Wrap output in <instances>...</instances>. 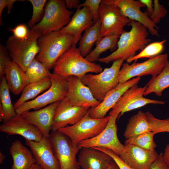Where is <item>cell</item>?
I'll return each mask as SVG.
<instances>
[{
    "label": "cell",
    "instance_id": "obj_14",
    "mask_svg": "<svg viewBox=\"0 0 169 169\" xmlns=\"http://www.w3.org/2000/svg\"><path fill=\"white\" fill-rule=\"evenodd\" d=\"M102 2L116 6L124 16L141 23L147 28L152 35L159 36L158 27L153 23L145 12L141 11V8L146 6L140 0H103Z\"/></svg>",
    "mask_w": 169,
    "mask_h": 169
},
{
    "label": "cell",
    "instance_id": "obj_40",
    "mask_svg": "<svg viewBox=\"0 0 169 169\" xmlns=\"http://www.w3.org/2000/svg\"><path fill=\"white\" fill-rule=\"evenodd\" d=\"M94 148L100 150L110 156L117 164L120 169H132L120 158L119 156L115 154L111 150L105 147H95Z\"/></svg>",
    "mask_w": 169,
    "mask_h": 169
},
{
    "label": "cell",
    "instance_id": "obj_28",
    "mask_svg": "<svg viewBox=\"0 0 169 169\" xmlns=\"http://www.w3.org/2000/svg\"><path fill=\"white\" fill-rule=\"evenodd\" d=\"M51 83L50 76L38 82L29 83L24 88L20 97L14 103L15 110L24 103L32 100L38 94L48 89Z\"/></svg>",
    "mask_w": 169,
    "mask_h": 169
},
{
    "label": "cell",
    "instance_id": "obj_3",
    "mask_svg": "<svg viewBox=\"0 0 169 169\" xmlns=\"http://www.w3.org/2000/svg\"><path fill=\"white\" fill-rule=\"evenodd\" d=\"M74 37L59 31L42 35L38 40L39 51L35 58L50 70L59 58L72 45Z\"/></svg>",
    "mask_w": 169,
    "mask_h": 169
},
{
    "label": "cell",
    "instance_id": "obj_41",
    "mask_svg": "<svg viewBox=\"0 0 169 169\" xmlns=\"http://www.w3.org/2000/svg\"><path fill=\"white\" fill-rule=\"evenodd\" d=\"M9 31L12 32L15 37L22 39L27 38L29 32L27 26L24 24H19L13 28H9Z\"/></svg>",
    "mask_w": 169,
    "mask_h": 169
},
{
    "label": "cell",
    "instance_id": "obj_48",
    "mask_svg": "<svg viewBox=\"0 0 169 169\" xmlns=\"http://www.w3.org/2000/svg\"><path fill=\"white\" fill-rule=\"evenodd\" d=\"M28 169H43L39 165L35 163L32 165Z\"/></svg>",
    "mask_w": 169,
    "mask_h": 169
},
{
    "label": "cell",
    "instance_id": "obj_39",
    "mask_svg": "<svg viewBox=\"0 0 169 169\" xmlns=\"http://www.w3.org/2000/svg\"><path fill=\"white\" fill-rule=\"evenodd\" d=\"M6 46L0 44V78L5 75L7 64L10 60Z\"/></svg>",
    "mask_w": 169,
    "mask_h": 169
},
{
    "label": "cell",
    "instance_id": "obj_30",
    "mask_svg": "<svg viewBox=\"0 0 169 169\" xmlns=\"http://www.w3.org/2000/svg\"><path fill=\"white\" fill-rule=\"evenodd\" d=\"M146 85L144 95L153 93L158 96H162L163 91L169 87V61L161 73L156 77L151 78Z\"/></svg>",
    "mask_w": 169,
    "mask_h": 169
},
{
    "label": "cell",
    "instance_id": "obj_20",
    "mask_svg": "<svg viewBox=\"0 0 169 169\" xmlns=\"http://www.w3.org/2000/svg\"><path fill=\"white\" fill-rule=\"evenodd\" d=\"M141 79V76H137L125 82L119 83L114 89L107 93L97 106L90 109V116L96 119L105 117L108 112L114 106L124 93L134 84H137Z\"/></svg>",
    "mask_w": 169,
    "mask_h": 169
},
{
    "label": "cell",
    "instance_id": "obj_47",
    "mask_svg": "<svg viewBox=\"0 0 169 169\" xmlns=\"http://www.w3.org/2000/svg\"><path fill=\"white\" fill-rule=\"evenodd\" d=\"M106 169H120V168L113 160L108 165Z\"/></svg>",
    "mask_w": 169,
    "mask_h": 169
},
{
    "label": "cell",
    "instance_id": "obj_37",
    "mask_svg": "<svg viewBox=\"0 0 169 169\" xmlns=\"http://www.w3.org/2000/svg\"><path fill=\"white\" fill-rule=\"evenodd\" d=\"M153 10L149 18L155 24L158 23L161 19L165 17L167 13V11L164 6L160 4L158 0L153 1Z\"/></svg>",
    "mask_w": 169,
    "mask_h": 169
},
{
    "label": "cell",
    "instance_id": "obj_5",
    "mask_svg": "<svg viewBox=\"0 0 169 169\" xmlns=\"http://www.w3.org/2000/svg\"><path fill=\"white\" fill-rule=\"evenodd\" d=\"M124 61L123 59L115 60L110 68H105L101 72L95 74H87L80 78L98 101L101 102L119 84V73Z\"/></svg>",
    "mask_w": 169,
    "mask_h": 169
},
{
    "label": "cell",
    "instance_id": "obj_38",
    "mask_svg": "<svg viewBox=\"0 0 169 169\" xmlns=\"http://www.w3.org/2000/svg\"><path fill=\"white\" fill-rule=\"evenodd\" d=\"M102 1L101 0H86L80 5L79 8L84 6L88 7L93 20L95 23L99 19V10Z\"/></svg>",
    "mask_w": 169,
    "mask_h": 169
},
{
    "label": "cell",
    "instance_id": "obj_18",
    "mask_svg": "<svg viewBox=\"0 0 169 169\" xmlns=\"http://www.w3.org/2000/svg\"><path fill=\"white\" fill-rule=\"evenodd\" d=\"M68 92L65 97L73 105L93 108L100 102L94 97L90 88L84 85L81 79L74 76L67 77Z\"/></svg>",
    "mask_w": 169,
    "mask_h": 169
},
{
    "label": "cell",
    "instance_id": "obj_43",
    "mask_svg": "<svg viewBox=\"0 0 169 169\" xmlns=\"http://www.w3.org/2000/svg\"><path fill=\"white\" fill-rule=\"evenodd\" d=\"M17 0H0V24L2 25L3 24L1 19V16L3 9L7 7V13H10L13 7V3Z\"/></svg>",
    "mask_w": 169,
    "mask_h": 169
},
{
    "label": "cell",
    "instance_id": "obj_33",
    "mask_svg": "<svg viewBox=\"0 0 169 169\" xmlns=\"http://www.w3.org/2000/svg\"><path fill=\"white\" fill-rule=\"evenodd\" d=\"M156 134L153 131L143 133L135 137L126 139L125 144L133 145L144 149L151 151L155 150L156 144L153 140Z\"/></svg>",
    "mask_w": 169,
    "mask_h": 169
},
{
    "label": "cell",
    "instance_id": "obj_35",
    "mask_svg": "<svg viewBox=\"0 0 169 169\" xmlns=\"http://www.w3.org/2000/svg\"><path fill=\"white\" fill-rule=\"evenodd\" d=\"M33 8L32 18L28 23V27L32 28L42 19L44 14V7L47 2L46 0H29Z\"/></svg>",
    "mask_w": 169,
    "mask_h": 169
},
{
    "label": "cell",
    "instance_id": "obj_16",
    "mask_svg": "<svg viewBox=\"0 0 169 169\" xmlns=\"http://www.w3.org/2000/svg\"><path fill=\"white\" fill-rule=\"evenodd\" d=\"M26 145L30 148L36 163L43 169H60L49 138L44 136L39 141L25 139Z\"/></svg>",
    "mask_w": 169,
    "mask_h": 169
},
{
    "label": "cell",
    "instance_id": "obj_10",
    "mask_svg": "<svg viewBox=\"0 0 169 169\" xmlns=\"http://www.w3.org/2000/svg\"><path fill=\"white\" fill-rule=\"evenodd\" d=\"M49 138L60 169H80L76 156L81 148L58 131H52Z\"/></svg>",
    "mask_w": 169,
    "mask_h": 169
},
{
    "label": "cell",
    "instance_id": "obj_21",
    "mask_svg": "<svg viewBox=\"0 0 169 169\" xmlns=\"http://www.w3.org/2000/svg\"><path fill=\"white\" fill-rule=\"evenodd\" d=\"M0 131L10 135H19L25 139L36 141H40L44 136L38 128L28 123L18 114L1 125Z\"/></svg>",
    "mask_w": 169,
    "mask_h": 169
},
{
    "label": "cell",
    "instance_id": "obj_32",
    "mask_svg": "<svg viewBox=\"0 0 169 169\" xmlns=\"http://www.w3.org/2000/svg\"><path fill=\"white\" fill-rule=\"evenodd\" d=\"M29 83L38 82L49 76L51 73L45 66L35 58L25 71Z\"/></svg>",
    "mask_w": 169,
    "mask_h": 169
},
{
    "label": "cell",
    "instance_id": "obj_27",
    "mask_svg": "<svg viewBox=\"0 0 169 169\" xmlns=\"http://www.w3.org/2000/svg\"><path fill=\"white\" fill-rule=\"evenodd\" d=\"M151 131L152 127L147 119L146 113L140 110L129 119L124 136L128 139Z\"/></svg>",
    "mask_w": 169,
    "mask_h": 169
},
{
    "label": "cell",
    "instance_id": "obj_25",
    "mask_svg": "<svg viewBox=\"0 0 169 169\" xmlns=\"http://www.w3.org/2000/svg\"><path fill=\"white\" fill-rule=\"evenodd\" d=\"M9 152L13 160L11 169H28L36 163L31 150L19 140L12 143Z\"/></svg>",
    "mask_w": 169,
    "mask_h": 169
},
{
    "label": "cell",
    "instance_id": "obj_44",
    "mask_svg": "<svg viewBox=\"0 0 169 169\" xmlns=\"http://www.w3.org/2000/svg\"><path fill=\"white\" fill-rule=\"evenodd\" d=\"M146 7V10L145 12L149 17L152 14L153 10L152 0H140Z\"/></svg>",
    "mask_w": 169,
    "mask_h": 169
},
{
    "label": "cell",
    "instance_id": "obj_34",
    "mask_svg": "<svg viewBox=\"0 0 169 169\" xmlns=\"http://www.w3.org/2000/svg\"><path fill=\"white\" fill-rule=\"evenodd\" d=\"M166 40L161 41L155 42L146 45L138 54L126 60L129 63L133 61L143 58H150L158 56L162 52L164 49V44Z\"/></svg>",
    "mask_w": 169,
    "mask_h": 169
},
{
    "label": "cell",
    "instance_id": "obj_36",
    "mask_svg": "<svg viewBox=\"0 0 169 169\" xmlns=\"http://www.w3.org/2000/svg\"><path fill=\"white\" fill-rule=\"evenodd\" d=\"M147 119L151 125L152 131L155 134L161 132L169 133V118L160 119L155 117L149 111L146 112Z\"/></svg>",
    "mask_w": 169,
    "mask_h": 169
},
{
    "label": "cell",
    "instance_id": "obj_13",
    "mask_svg": "<svg viewBox=\"0 0 169 169\" xmlns=\"http://www.w3.org/2000/svg\"><path fill=\"white\" fill-rule=\"evenodd\" d=\"M119 114L110 116L108 123L104 130L97 136L79 142L80 148L102 147L108 148L119 156L124 145L120 141L117 136L116 120Z\"/></svg>",
    "mask_w": 169,
    "mask_h": 169
},
{
    "label": "cell",
    "instance_id": "obj_42",
    "mask_svg": "<svg viewBox=\"0 0 169 169\" xmlns=\"http://www.w3.org/2000/svg\"><path fill=\"white\" fill-rule=\"evenodd\" d=\"M149 169H169L163 156V153L159 154L157 159L151 165Z\"/></svg>",
    "mask_w": 169,
    "mask_h": 169
},
{
    "label": "cell",
    "instance_id": "obj_23",
    "mask_svg": "<svg viewBox=\"0 0 169 169\" xmlns=\"http://www.w3.org/2000/svg\"><path fill=\"white\" fill-rule=\"evenodd\" d=\"M113 161L106 153L91 147L81 148L77 159L80 169H106Z\"/></svg>",
    "mask_w": 169,
    "mask_h": 169
},
{
    "label": "cell",
    "instance_id": "obj_46",
    "mask_svg": "<svg viewBox=\"0 0 169 169\" xmlns=\"http://www.w3.org/2000/svg\"><path fill=\"white\" fill-rule=\"evenodd\" d=\"M163 156L164 160L169 168V144L166 146L164 152L163 153Z\"/></svg>",
    "mask_w": 169,
    "mask_h": 169
},
{
    "label": "cell",
    "instance_id": "obj_22",
    "mask_svg": "<svg viewBox=\"0 0 169 169\" xmlns=\"http://www.w3.org/2000/svg\"><path fill=\"white\" fill-rule=\"evenodd\" d=\"M94 23L89 8L84 6L77 8L69 24L59 31L61 33L73 36V45H76L82 36L83 31Z\"/></svg>",
    "mask_w": 169,
    "mask_h": 169
},
{
    "label": "cell",
    "instance_id": "obj_12",
    "mask_svg": "<svg viewBox=\"0 0 169 169\" xmlns=\"http://www.w3.org/2000/svg\"><path fill=\"white\" fill-rule=\"evenodd\" d=\"M147 85L139 87L135 84L127 90L112 108L110 115L125 113L143 107L148 104L163 105L164 101L146 98L143 97Z\"/></svg>",
    "mask_w": 169,
    "mask_h": 169
},
{
    "label": "cell",
    "instance_id": "obj_50",
    "mask_svg": "<svg viewBox=\"0 0 169 169\" xmlns=\"http://www.w3.org/2000/svg\"><path fill=\"white\" fill-rule=\"evenodd\" d=\"M168 5L169 6V4H168Z\"/></svg>",
    "mask_w": 169,
    "mask_h": 169
},
{
    "label": "cell",
    "instance_id": "obj_2",
    "mask_svg": "<svg viewBox=\"0 0 169 169\" xmlns=\"http://www.w3.org/2000/svg\"><path fill=\"white\" fill-rule=\"evenodd\" d=\"M76 46L72 45L57 60L53 68V73L65 77L74 76L81 78L88 73L97 74L102 71L100 64L87 60Z\"/></svg>",
    "mask_w": 169,
    "mask_h": 169
},
{
    "label": "cell",
    "instance_id": "obj_29",
    "mask_svg": "<svg viewBox=\"0 0 169 169\" xmlns=\"http://www.w3.org/2000/svg\"><path fill=\"white\" fill-rule=\"evenodd\" d=\"M100 26V22L99 19L86 29L81 37L78 49L83 57H85L91 52L94 44L99 39Z\"/></svg>",
    "mask_w": 169,
    "mask_h": 169
},
{
    "label": "cell",
    "instance_id": "obj_49",
    "mask_svg": "<svg viewBox=\"0 0 169 169\" xmlns=\"http://www.w3.org/2000/svg\"><path fill=\"white\" fill-rule=\"evenodd\" d=\"M5 158V156L1 152H0V163L2 164Z\"/></svg>",
    "mask_w": 169,
    "mask_h": 169
},
{
    "label": "cell",
    "instance_id": "obj_45",
    "mask_svg": "<svg viewBox=\"0 0 169 169\" xmlns=\"http://www.w3.org/2000/svg\"><path fill=\"white\" fill-rule=\"evenodd\" d=\"M65 3L68 9L72 8H78L81 4L79 0H66Z\"/></svg>",
    "mask_w": 169,
    "mask_h": 169
},
{
    "label": "cell",
    "instance_id": "obj_1",
    "mask_svg": "<svg viewBox=\"0 0 169 169\" xmlns=\"http://www.w3.org/2000/svg\"><path fill=\"white\" fill-rule=\"evenodd\" d=\"M129 25L131 27V30H123L119 38L116 49L107 56L99 58L98 61L108 64L119 59L126 61L151 42V39L147 38V29L141 23L131 20Z\"/></svg>",
    "mask_w": 169,
    "mask_h": 169
},
{
    "label": "cell",
    "instance_id": "obj_17",
    "mask_svg": "<svg viewBox=\"0 0 169 169\" xmlns=\"http://www.w3.org/2000/svg\"><path fill=\"white\" fill-rule=\"evenodd\" d=\"M158 155L155 150L148 151L135 145L125 144L119 156L132 169H149Z\"/></svg>",
    "mask_w": 169,
    "mask_h": 169
},
{
    "label": "cell",
    "instance_id": "obj_24",
    "mask_svg": "<svg viewBox=\"0 0 169 169\" xmlns=\"http://www.w3.org/2000/svg\"><path fill=\"white\" fill-rule=\"evenodd\" d=\"M5 76L10 91L15 95L19 94L29 83L25 72L10 60L7 64Z\"/></svg>",
    "mask_w": 169,
    "mask_h": 169
},
{
    "label": "cell",
    "instance_id": "obj_9",
    "mask_svg": "<svg viewBox=\"0 0 169 169\" xmlns=\"http://www.w3.org/2000/svg\"><path fill=\"white\" fill-rule=\"evenodd\" d=\"M168 61L167 54H161L141 63L135 61L131 64H123L118 74L119 83L125 82L135 77L151 75L153 78L158 75Z\"/></svg>",
    "mask_w": 169,
    "mask_h": 169
},
{
    "label": "cell",
    "instance_id": "obj_8",
    "mask_svg": "<svg viewBox=\"0 0 169 169\" xmlns=\"http://www.w3.org/2000/svg\"><path fill=\"white\" fill-rule=\"evenodd\" d=\"M110 118L109 115L102 119L92 118L89 115V110L75 124L58 131L66 135L74 143L77 145L80 142L92 138L101 132L106 126Z\"/></svg>",
    "mask_w": 169,
    "mask_h": 169
},
{
    "label": "cell",
    "instance_id": "obj_11",
    "mask_svg": "<svg viewBox=\"0 0 169 169\" xmlns=\"http://www.w3.org/2000/svg\"><path fill=\"white\" fill-rule=\"evenodd\" d=\"M99 16L101 23L99 39L112 35L120 36L124 27L129 25L131 21L122 14L116 6L102 2L99 8Z\"/></svg>",
    "mask_w": 169,
    "mask_h": 169
},
{
    "label": "cell",
    "instance_id": "obj_4",
    "mask_svg": "<svg viewBox=\"0 0 169 169\" xmlns=\"http://www.w3.org/2000/svg\"><path fill=\"white\" fill-rule=\"evenodd\" d=\"M42 35L39 32L31 29L26 39H19L13 35L6 41V47L12 61L25 72L39 52L38 40Z\"/></svg>",
    "mask_w": 169,
    "mask_h": 169
},
{
    "label": "cell",
    "instance_id": "obj_15",
    "mask_svg": "<svg viewBox=\"0 0 169 169\" xmlns=\"http://www.w3.org/2000/svg\"><path fill=\"white\" fill-rule=\"evenodd\" d=\"M90 108L74 106L65 97L55 110L52 131H57L68 125L75 124L86 115Z\"/></svg>",
    "mask_w": 169,
    "mask_h": 169
},
{
    "label": "cell",
    "instance_id": "obj_6",
    "mask_svg": "<svg viewBox=\"0 0 169 169\" xmlns=\"http://www.w3.org/2000/svg\"><path fill=\"white\" fill-rule=\"evenodd\" d=\"M72 13L67 8L65 0H48L45 6L42 19L31 29L42 35L59 31L69 24Z\"/></svg>",
    "mask_w": 169,
    "mask_h": 169
},
{
    "label": "cell",
    "instance_id": "obj_26",
    "mask_svg": "<svg viewBox=\"0 0 169 169\" xmlns=\"http://www.w3.org/2000/svg\"><path fill=\"white\" fill-rule=\"evenodd\" d=\"M1 79L0 83V121L7 122L17 115L10 95V90L5 75Z\"/></svg>",
    "mask_w": 169,
    "mask_h": 169
},
{
    "label": "cell",
    "instance_id": "obj_19",
    "mask_svg": "<svg viewBox=\"0 0 169 169\" xmlns=\"http://www.w3.org/2000/svg\"><path fill=\"white\" fill-rule=\"evenodd\" d=\"M60 102L53 103L38 110L26 111L20 115L28 123L38 128L44 136L49 138L55 111Z\"/></svg>",
    "mask_w": 169,
    "mask_h": 169
},
{
    "label": "cell",
    "instance_id": "obj_31",
    "mask_svg": "<svg viewBox=\"0 0 169 169\" xmlns=\"http://www.w3.org/2000/svg\"><path fill=\"white\" fill-rule=\"evenodd\" d=\"M119 37V36L112 35L100 38L95 43V48L85 59L90 62L94 63L98 61L100 55L107 50L110 49L114 52L117 48Z\"/></svg>",
    "mask_w": 169,
    "mask_h": 169
},
{
    "label": "cell",
    "instance_id": "obj_7",
    "mask_svg": "<svg viewBox=\"0 0 169 169\" xmlns=\"http://www.w3.org/2000/svg\"><path fill=\"white\" fill-rule=\"evenodd\" d=\"M50 77L51 81L50 87L43 94L32 100L25 102L15 110L17 114L31 109L38 110L53 103L63 100L66 96L68 90L67 77L54 73Z\"/></svg>",
    "mask_w": 169,
    "mask_h": 169
}]
</instances>
